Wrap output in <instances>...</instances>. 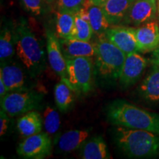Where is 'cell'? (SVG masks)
Masks as SVG:
<instances>
[{
  "label": "cell",
  "instance_id": "d6986e66",
  "mask_svg": "<svg viewBox=\"0 0 159 159\" xmlns=\"http://www.w3.org/2000/svg\"><path fill=\"white\" fill-rule=\"evenodd\" d=\"M74 93H76L66 79H61V81L55 86L54 96L57 107L62 112H66L70 108L75 100Z\"/></svg>",
  "mask_w": 159,
  "mask_h": 159
},
{
  "label": "cell",
  "instance_id": "4316f807",
  "mask_svg": "<svg viewBox=\"0 0 159 159\" xmlns=\"http://www.w3.org/2000/svg\"><path fill=\"white\" fill-rule=\"evenodd\" d=\"M85 0H57L59 11L76 13L84 5Z\"/></svg>",
  "mask_w": 159,
  "mask_h": 159
},
{
  "label": "cell",
  "instance_id": "2e32d148",
  "mask_svg": "<svg viewBox=\"0 0 159 159\" xmlns=\"http://www.w3.org/2000/svg\"><path fill=\"white\" fill-rule=\"evenodd\" d=\"M89 136V131L87 130H71L60 136L57 145L62 152H70L83 146Z\"/></svg>",
  "mask_w": 159,
  "mask_h": 159
},
{
  "label": "cell",
  "instance_id": "f1b7e54d",
  "mask_svg": "<svg viewBox=\"0 0 159 159\" xmlns=\"http://www.w3.org/2000/svg\"><path fill=\"white\" fill-rule=\"evenodd\" d=\"M8 93L6 85L4 83L3 80L0 77V99H2L6 94Z\"/></svg>",
  "mask_w": 159,
  "mask_h": 159
},
{
  "label": "cell",
  "instance_id": "d4e9b609",
  "mask_svg": "<svg viewBox=\"0 0 159 159\" xmlns=\"http://www.w3.org/2000/svg\"><path fill=\"white\" fill-rule=\"evenodd\" d=\"M61 125V119L57 111L47 106L43 112V126L46 133L49 135L56 134Z\"/></svg>",
  "mask_w": 159,
  "mask_h": 159
},
{
  "label": "cell",
  "instance_id": "7402d4cb",
  "mask_svg": "<svg viewBox=\"0 0 159 159\" xmlns=\"http://www.w3.org/2000/svg\"><path fill=\"white\" fill-rule=\"evenodd\" d=\"M88 11L89 23L92 27L94 33L98 36L103 35L111 25L105 17L101 6L93 5L90 2Z\"/></svg>",
  "mask_w": 159,
  "mask_h": 159
},
{
  "label": "cell",
  "instance_id": "e0dca14e",
  "mask_svg": "<svg viewBox=\"0 0 159 159\" xmlns=\"http://www.w3.org/2000/svg\"><path fill=\"white\" fill-rule=\"evenodd\" d=\"M43 128V120L41 114L34 111H29L21 116L17 122V129L24 138L39 134Z\"/></svg>",
  "mask_w": 159,
  "mask_h": 159
},
{
  "label": "cell",
  "instance_id": "836d02e7",
  "mask_svg": "<svg viewBox=\"0 0 159 159\" xmlns=\"http://www.w3.org/2000/svg\"><path fill=\"white\" fill-rule=\"evenodd\" d=\"M150 1L154 2H156V3H157V0H150Z\"/></svg>",
  "mask_w": 159,
  "mask_h": 159
},
{
  "label": "cell",
  "instance_id": "7a4b0ae2",
  "mask_svg": "<svg viewBox=\"0 0 159 159\" xmlns=\"http://www.w3.org/2000/svg\"><path fill=\"white\" fill-rule=\"evenodd\" d=\"M115 141L130 158H151L159 154V135L150 131L118 126L115 130Z\"/></svg>",
  "mask_w": 159,
  "mask_h": 159
},
{
  "label": "cell",
  "instance_id": "8992f818",
  "mask_svg": "<svg viewBox=\"0 0 159 159\" xmlns=\"http://www.w3.org/2000/svg\"><path fill=\"white\" fill-rule=\"evenodd\" d=\"M42 98L40 93L30 89L10 91L1 99V108L13 117L36 108Z\"/></svg>",
  "mask_w": 159,
  "mask_h": 159
},
{
  "label": "cell",
  "instance_id": "d6a6232c",
  "mask_svg": "<svg viewBox=\"0 0 159 159\" xmlns=\"http://www.w3.org/2000/svg\"><path fill=\"white\" fill-rule=\"evenodd\" d=\"M44 1L47 4H51L53 2V0H44Z\"/></svg>",
  "mask_w": 159,
  "mask_h": 159
},
{
  "label": "cell",
  "instance_id": "5b68a950",
  "mask_svg": "<svg viewBox=\"0 0 159 159\" xmlns=\"http://www.w3.org/2000/svg\"><path fill=\"white\" fill-rule=\"evenodd\" d=\"M66 80L77 94H85L94 87V65L92 57L66 58Z\"/></svg>",
  "mask_w": 159,
  "mask_h": 159
},
{
  "label": "cell",
  "instance_id": "9a60e30c",
  "mask_svg": "<svg viewBox=\"0 0 159 159\" xmlns=\"http://www.w3.org/2000/svg\"><path fill=\"white\" fill-rule=\"evenodd\" d=\"M136 0H107L101 6L110 25H118L123 21L130 6Z\"/></svg>",
  "mask_w": 159,
  "mask_h": 159
},
{
  "label": "cell",
  "instance_id": "ffe728a7",
  "mask_svg": "<svg viewBox=\"0 0 159 159\" xmlns=\"http://www.w3.org/2000/svg\"><path fill=\"white\" fill-rule=\"evenodd\" d=\"M140 93L149 102L159 101V66H154L153 69L140 85Z\"/></svg>",
  "mask_w": 159,
  "mask_h": 159
},
{
  "label": "cell",
  "instance_id": "5bb4252c",
  "mask_svg": "<svg viewBox=\"0 0 159 159\" xmlns=\"http://www.w3.org/2000/svg\"><path fill=\"white\" fill-rule=\"evenodd\" d=\"M61 48L66 58H72L77 57L95 56V47L94 43L89 41H83L80 40L67 39H60Z\"/></svg>",
  "mask_w": 159,
  "mask_h": 159
},
{
  "label": "cell",
  "instance_id": "cb8c5ba5",
  "mask_svg": "<svg viewBox=\"0 0 159 159\" xmlns=\"http://www.w3.org/2000/svg\"><path fill=\"white\" fill-rule=\"evenodd\" d=\"M92 27L89 21L83 19L77 13H75V23L70 39L83 41H90L92 37Z\"/></svg>",
  "mask_w": 159,
  "mask_h": 159
},
{
  "label": "cell",
  "instance_id": "ac0fdd59",
  "mask_svg": "<svg viewBox=\"0 0 159 159\" xmlns=\"http://www.w3.org/2000/svg\"><path fill=\"white\" fill-rule=\"evenodd\" d=\"M80 157L83 159L111 158L106 143L100 136L94 137L83 145Z\"/></svg>",
  "mask_w": 159,
  "mask_h": 159
},
{
  "label": "cell",
  "instance_id": "603a6c76",
  "mask_svg": "<svg viewBox=\"0 0 159 159\" xmlns=\"http://www.w3.org/2000/svg\"><path fill=\"white\" fill-rule=\"evenodd\" d=\"M75 23V14L68 11L56 13V34L60 39H70Z\"/></svg>",
  "mask_w": 159,
  "mask_h": 159
},
{
  "label": "cell",
  "instance_id": "277c9868",
  "mask_svg": "<svg viewBox=\"0 0 159 159\" xmlns=\"http://www.w3.org/2000/svg\"><path fill=\"white\" fill-rule=\"evenodd\" d=\"M95 47V61L97 71L103 78L119 77L127 55L111 42L104 35L99 36Z\"/></svg>",
  "mask_w": 159,
  "mask_h": 159
},
{
  "label": "cell",
  "instance_id": "9c48e42d",
  "mask_svg": "<svg viewBox=\"0 0 159 159\" xmlns=\"http://www.w3.org/2000/svg\"><path fill=\"white\" fill-rule=\"evenodd\" d=\"M47 50L52 69L62 79H66V61L60 39L51 30H47Z\"/></svg>",
  "mask_w": 159,
  "mask_h": 159
},
{
  "label": "cell",
  "instance_id": "6da1fadb",
  "mask_svg": "<svg viewBox=\"0 0 159 159\" xmlns=\"http://www.w3.org/2000/svg\"><path fill=\"white\" fill-rule=\"evenodd\" d=\"M111 124L131 129L148 130L159 135V115L138 108L123 100H116L107 108Z\"/></svg>",
  "mask_w": 159,
  "mask_h": 159
},
{
  "label": "cell",
  "instance_id": "44dd1931",
  "mask_svg": "<svg viewBox=\"0 0 159 159\" xmlns=\"http://www.w3.org/2000/svg\"><path fill=\"white\" fill-rule=\"evenodd\" d=\"M16 44L15 29L13 30L9 26L5 25L2 29L0 35V60L1 63L7 62L14 54Z\"/></svg>",
  "mask_w": 159,
  "mask_h": 159
},
{
  "label": "cell",
  "instance_id": "ba28073f",
  "mask_svg": "<svg viewBox=\"0 0 159 159\" xmlns=\"http://www.w3.org/2000/svg\"><path fill=\"white\" fill-rule=\"evenodd\" d=\"M158 15L157 3L150 0H136L127 13L123 22L139 26L155 20Z\"/></svg>",
  "mask_w": 159,
  "mask_h": 159
},
{
  "label": "cell",
  "instance_id": "f546056e",
  "mask_svg": "<svg viewBox=\"0 0 159 159\" xmlns=\"http://www.w3.org/2000/svg\"><path fill=\"white\" fill-rule=\"evenodd\" d=\"M152 62L154 66H159V45L156 47V49L153 51V53H152Z\"/></svg>",
  "mask_w": 159,
  "mask_h": 159
},
{
  "label": "cell",
  "instance_id": "3957f363",
  "mask_svg": "<svg viewBox=\"0 0 159 159\" xmlns=\"http://www.w3.org/2000/svg\"><path fill=\"white\" fill-rule=\"evenodd\" d=\"M15 33L18 57L32 75L39 74L45 65L44 52L25 19H21L16 27Z\"/></svg>",
  "mask_w": 159,
  "mask_h": 159
},
{
  "label": "cell",
  "instance_id": "8fae6325",
  "mask_svg": "<svg viewBox=\"0 0 159 159\" xmlns=\"http://www.w3.org/2000/svg\"><path fill=\"white\" fill-rule=\"evenodd\" d=\"M140 52H153L159 45V25L152 20L137 28H133Z\"/></svg>",
  "mask_w": 159,
  "mask_h": 159
},
{
  "label": "cell",
  "instance_id": "1f68e13d",
  "mask_svg": "<svg viewBox=\"0 0 159 159\" xmlns=\"http://www.w3.org/2000/svg\"><path fill=\"white\" fill-rule=\"evenodd\" d=\"M157 9H158V16H159V0H157Z\"/></svg>",
  "mask_w": 159,
  "mask_h": 159
},
{
  "label": "cell",
  "instance_id": "83f0119b",
  "mask_svg": "<svg viewBox=\"0 0 159 159\" xmlns=\"http://www.w3.org/2000/svg\"><path fill=\"white\" fill-rule=\"evenodd\" d=\"M9 116L6 114L5 111L1 108L0 111V136H3L7 132L8 128Z\"/></svg>",
  "mask_w": 159,
  "mask_h": 159
},
{
  "label": "cell",
  "instance_id": "52a82bcc",
  "mask_svg": "<svg viewBox=\"0 0 159 159\" xmlns=\"http://www.w3.org/2000/svg\"><path fill=\"white\" fill-rule=\"evenodd\" d=\"M52 142L47 133H39L27 137L19 144L17 153L25 158L42 159L49 156Z\"/></svg>",
  "mask_w": 159,
  "mask_h": 159
},
{
  "label": "cell",
  "instance_id": "e575fe53",
  "mask_svg": "<svg viewBox=\"0 0 159 159\" xmlns=\"http://www.w3.org/2000/svg\"><path fill=\"white\" fill-rule=\"evenodd\" d=\"M158 18H159V16H158Z\"/></svg>",
  "mask_w": 159,
  "mask_h": 159
},
{
  "label": "cell",
  "instance_id": "4dcf8cb0",
  "mask_svg": "<svg viewBox=\"0 0 159 159\" xmlns=\"http://www.w3.org/2000/svg\"><path fill=\"white\" fill-rule=\"evenodd\" d=\"M89 1L90 2L91 4H93V5L102 6L107 0H89Z\"/></svg>",
  "mask_w": 159,
  "mask_h": 159
},
{
  "label": "cell",
  "instance_id": "7c38bea8",
  "mask_svg": "<svg viewBox=\"0 0 159 159\" xmlns=\"http://www.w3.org/2000/svg\"><path fill=\"white\" fill-rule=\"evenodd\" d=\"M104 35L126 55L132 52H140L133 32V27L119 26L109 27L105 31Z\"/></svg>",
  "mask_w": 159,
  "mask_h": 159
},
{
  "label": "cell",
  "instance_id": "484cf974",
  "mask_svg": "<svg viewBox=\"0 0 159 159\" xmlns=\"http://www.w3.org/2000/svg\"><path fill=\"white\" fill-rule=\"evenodd\" d=\"M26 11L34 16H40L44 9V0H20Z\"/></svg>",
  "mask_w": 159,
  "mask_h": 159
},
{
  "label": "cell",
  "instance_id": "30bf717a",
  "mask_svg": "<svg viewBox=\"0 0 159 159\" xmlns=\"http://www.w3.org/2000/svg\"><path fill=\"white\" fill-rule=\"evenodd\" d=\"M148 65V61L139 52L128 54L119 75V81L125 86L134 84L142 76Z\"/></svg>",
  "mask_w": 159,
  "mask_h": 159
},
{
  "label": "cell",
  "instance_id": "4fadbf2b",
  "mask_svg": "<svg viewBox=\"0 0 159 159\" xmlns=\"http://www.w3.org/2000/svg\"><path fill=\"white\" fill-rule=\"evenodd\" d=\"M0 77L3 80L8 92L30 89L23 69L16 63H1Z\"/></svg>",
  "mask_w": 159,
  "mask_h": 159
}]
</instances>
